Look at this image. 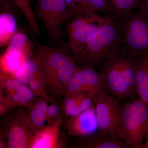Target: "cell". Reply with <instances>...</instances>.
Masks as SVG:
<instances>
[{
    "mask_svg": "<svg viewBox=\"0 0 148 148\" xmlns=\"http://www.w3.org/2000/svg\"><path fill=\"white\" fill-rule=\"evenodd\" d=\"M137 56L121 50L99 67L107 91L120 102L137 97Z\"/></svg>",
    "mask_w": 148,
    "mask_h": 148,
    "instance_id": "6da1fadb",
    "label": "cell"
},
{
    "mask_svg": "<svg viewBox=\"0 0 148 148\" xmlns=\"http://www.w3.org/2000/svg\"><path fill=\"white\" fill-rule=\"evenodd\" d=\"M122 45L118 19L108 15L106 21L88 38L77 64L95 69L121 50Z\"/></svg>",
    "mask_w": 148,
    "mask_h": 148,
    "instance_id": "7a4b0ae2",
    "label": "cell"
},
{
    "mask_svg": "<svg viewBox=\"0 0 148 148\" xmlns=\"http://www.w3.org/2000/svg\"><path fill=\"white\" fill-rule=\"evenodd\" d=\"M123 102L117 130L119 136L129 147L143 148L148 131V106L137 97Z\"/></svg>",
    "mask_w": 148,
    "mask_h": 148,
    "instance_id": "3957f363",
    "label": "cell"
},
{
    "mask_svg": "<svg viewBox=\"0 0 148 148\" xmlns=\"http://www.w3.org/2000/svg\"><path fill=\"white\" fill-rule=\"evenodd\" d=\"M123 50L135 56H148V15L142 10L118 19Z\"/></svg>",
    "mask_w": 148,
    "mask_h": 148,
    "instance_id": "277c9868",
    "label": "cell"
},
{
    "mask_svg": "<svg viewBox=\"0 0 148 148\" xmlns=\"http://www.w3.org/2000/svg\"><path fill=\"white\" fill-rule=\"evenodd\" d=\"M34 12L42 22L49 38L53 41L63 38L62 25L73 17L65 0H38Z\"/></svg>",
    "mask_w": 148,
    "mask_h": 148,
    "instance_id": "5b68a950",
    "label": "cell"
},
{
    "mask_svg": "<svg viewBox=\"0 0 148 148\" xmlns=\"http://www.w3.org/2000/svg\"><path fill=\"white\" fill-rule=\"evenodd\" d=\"M94 103L99 131L121 140L117 130L121 112L120 102L106 91L95 95Z\"/></svg>",
    "mask_w": 148,
    "mask_h": 148,
    "instance_id": "8992f818",
    "label": "cell"
},
{
    "mask_svg": "<svg viewBox=\"0 0 148 148\" xmlns=\"http://www.w3.org/2000/svg\"><path fill=\"white\" fill-rule=\"evenodd\" d=\"M31 48L27 36L22 32H16L1 57V72L12 75L29 58Z\"/></svg>",
    "mask_w": 148,
    "mask_h": 148,
    "instance_id": "52a82bcc",
    "label": "cell"
},
{
    "mask_svg": "<svg viewBox=\"0 0 148 148\" xmlns=\"http://www.w3.org/2000/svg\"><path fill=\"white\" fill-rule=\"evenodd\" d=\"M107 91L101 74L93 68L78 67L61 95L80 92H92L97 95Z\"/></svg>",
    "mask_w": 148,
    "mask_h": 148,
    "instance_id": "ba28073f",
    "label": "cell"
},
{
    "mask_svg": "<svg viewBox=\"0 0 148 148\" xmlns=\"http://www.w3.org/2000/svg\"><path fill=\"white\" fill-rule=\"evenodd\" d=\"M34 58L39 64L47 80L63 66L71 56L60 49L37 43Z\"/></svg>",
    "mask_w": 148,
    "mask_h": 148,
    "instance_id": "9c48e42d",
    "label": "cell"
},
{
    "mask_svg": "<svg viewBox=\"0 0 148 148\" xmlns=\"http://www.w3.org/2000/svg\"><path fill=\"white\" fill-rule=\"evenodd\" d=\"M7 144L9 148H29L34 132L25 119L24 111H20L9 123Z\"/></svg>",
    "mask_w": 148,
    "mask_h": 148,
    "instance_id": "30bf717a",
    "label": "cell"
},
{
    "mask_svg": "<svg viewBox=\"0 0 148 148\" xmlns=\"http://www.w3.org/2000/svg\"><path fill=\"white\" fill-rule=\"evenodd\" d=\"M66 128L69 136L86 138L98 130L94 102L90 108L79 115L69 117Z\"/></svg>",
    "mask_w": 148,
    "mask_h": 148,
    "instance_id": "8fae6325",
    "label": "cell"
},
{
    "mask_svg": "<svg viewBox=\"0 0 148 148\" xmlns=\"http://www.w3.org/2000/svg\"><path fill=\"white\" fill-rule=\"evenodd\" d=\"M108 16L100 17L83 27L68 34L69 44L77 63L88 38L106 21Z\"/></svg>",
    "mask_w": 148,
    "mask_h": 148,
    "instance_id": "7c38bea8",
    "label": "cell"
},
{
    "mask_svg": "<svg viewBox=\"0 0 148 148\" xmlns=\"http://www.w3.org/2000/svg\"><path fill=\"white\" fill-rule=\"evenodd\" d=\"M62 121L48 124L36 131L32 138L29 148H57L63 147L61 142L60 127Z\"/></svg>",
    "mask_w": 148,
    "mask_h": 148,
    "instance_id": "4fadbf2b",
    "label": "cell"
},
{
    "mask_svg": "<svg viewBox=\"0 0 148 148\" xmlns=\"http://www.w3.org/2000/svg\"><path fill=\"white\" fill-rule=\"evenodd\" d=\"M73 57H70L65 64L48 79L46 88L49 92L61 95L69 82L78 68Z\"/></svg>",
    "mask_w": 148,
    "mask_h": 148,
    "instance_id": "5bb4252c",
    "label": "cell"
},
{
    "mask_svg": "<svg viewBox=\"0 0 148 148\" xmlns=\"http://www.w3.org/2000/svg\"><path fill=\"white\" fill-rule=\"evenodd\" d=\"M78 143L77 147L84 148H127L129 147L122 140L115 139L98 131Z\"/></svg>",
    "mask_w": 148,
    "mask_h": 148,
    "instance_id": "9a60e30c",
    "label": "cell"
},
{
    "mask_svg": "<svg viewBox=\"0 0 148 148\" xmlns=\"http://www.w3.org/2000/svg\"><path fill=\"white\" fill-rule=\"evenodd\" d=\"M136 88L138 98L148 106V56H137Z\"/></svg>",
    "mask_w": 148,
    "mask_h": 148,
    "instance_id": "2e32d148",
    "label": "cell"
},
{
    "mask_svg": "<svg viewBox=\"0 0 148 148\" xmlns=\"http://www.w3.org/2000/svg\"><path fill=\"white\" fill-rule=\"evenodd\" d=\"M72 12L73 17L81 13H104L112 15V8L106 0H75Z\"/></svg>",
    "mask_w": 148,
    "mask_h": 148,
    "instance_id": "e0dca14e",
    "label": "cell"
},
{
    "mask_svg": "<svg viewBox=\"0 0 148 148\" xmlns=\"http://www.w3.org/2000/svg\"><path fill=\"white\" fill-rule=\"evenodd\" d=\"M1 87L8 92H16L19 97L27 99L32 104L37 98L27 85L18 81L10 75L2 72L1 73Z\"/></svg>",
    "mask_w": 148,
    "mask_h": 148,
    "instance_id": "ac0fdd59",
    "label": "cell"
},
{
    "mask_svg": "<svg viewBox=\"0 0 148 148\" xmlns=\"http://www.w3.org/2000/svg\"><path fill=\"white\" fill-rule=\"evenodd\" d=\"M41 70L39 64L34 57L27 59L11 75L22 83L28 85L32 78Z\"/></svg>",
    "mask_w": 148,
    "mask_h": 148,
    "instance_id": "d6986e66",
    "label": "cell"
},
{
    "mask_svg": "<svg viewBox=\"0 0 148 148\" xmlns=\"http://www.w3.org/2000/svg\"><path fill=\"white\" fill-rule=\"evenodd\" d=\"M1 45L3 46L9 42L11 39L16 33L15 18L9 13L1 14Z\"/></svg>",
    "mask_w": 148,
    "mask_h": 148,
    "instance_id": "ffe728a7",
    "label": "cell"
},
{
    "mask_svg": "<svg viewBox=\"0 0 148 148\" xmlns=\"http://www.w3.org/2000/svg\"><path fill=\"white\" fill-rule=\"evenodd\" d=\"M28 113L24 112V116L29 127L35 132L46 125V113L32 106Z\"/></svg>",
    "mask_w": 148,
    "mask_h": 148,
    "instance_id": "44dd1931",
    "label": "cell"
},
{
    "mask_svg": "<svg viewBox=\"0 0 148 148\" xmlns=\"http://www.w3.org/2000/svg\"><path fill=\"white\" fill-rule=\"evenodd\" d=\"M140 2L141 0H112V16L116 19H119L139 7Z\"/></svg>",
    "mask_w": 148,
    "mask_h": 148,
    "instance_id": "7402d4cb",
    "label": "cell"
},
{
    "mask_svg": "<svg viewBox=\"0 0 148 148\" xmlns=\"http://www.w3.org/2000/svg\"><path fill=\"white\" fill-rule=\"evenodd\" d=\"M12 1L24 14L34 34L37 36L39 35V28L34 12L32 10L30 5V0H12Z\"/></svg>",
    "mask_w": 148,
    "mask_h": 148,
    "instance_id": "603a6c76",
    "label": "cell"
},
{
    "mask_svg": "<svg viewBox=\"0 0 148 148\" xmlns=\"http://www.w3.org/2000/svg\"><path fill=\"white\" fill-rule=\"evenodd\" d=\"M101 16L97 13H81L75 15L73 19L69 21L66 25L68 34L83 27Z\"/></svg>",
    "mask_w": 148,
    "mask_h": 148,
    "instance_id": "cb8c5ba5",
    "label": "cell"
},
{
    "mask_svg": "<svg viewBox=\"0 0 148 148\" xmlns=\"http://www.w3.org/2000/svg\"><path fill=\"white\" fill-rule=\"evenodd\" d=\"M47 85V79L42 70L38 72L29 82V87L37 97L45 92Z\"/></svg>",
    "mask_w": 148,
    "mask_h": 148,
    "instance_id": "d4e9b609",
    "label": "cell"
},
{
    "mask_svg": "<svg viewBox=\"0 0 148 148\" xmlns=\"http://www.w3.org/2000/svg\"><path fill=\"white\" fill-rule=\"evenodd\" d=\"M86 92L72 93L64 96L63 108L64 114L66 117H71L74 109Z\"/></svg>",
    "mask_w": 148,
    "mask_h": 148,
    "instance_id": "484cf974",
    "label": "cell"
},
{
    "mask_svg": "<svg viewBox=\"0 0 148 148\" xmlns=\"http://www.w3.org/2000/svg\"><path fill=\"white\" fill-rule=\"evenodd\" d=\"M63 106L56 102L52 101L48 106L47 112V121L48 124H53L57 122L62 121L64 115Z\"/></svg>",
    "mask_w": 148,
    "mask_h": 148,
    "instance_id": "4316f807",
    "label": "cell"
},
{
    "mask_svg": "<svg viewBox=\"0 0 148 148\" xmlns=\"http://www.w3.org/2000/svg\"><path fill=\"white\" fill-rule=\"evenodd\" d=\"M96 95L92 92H86L74 109L71 117L76 116L90 108L94 102V98Z\"/></svg>",
    "mask_w": 148,
    "mask_h": 148,
    "instance_id": "83f0119b",
    "label": "cell"
},
{
    "mask_svg": "<svg viewBox=\"0 0 148 148\" xmlns=\"http://www.w3.org/2000/svg\"><path fill=\"white\" fill-rule=\"evenodd\" d=\"M139 7L148 15V0H141Z\"/></svg>",
    "mask_w": 148,
    "mask_h": 148,
    "instance_id": "f1b7e54d",
    "label": "cell"
},
{
    "mask_svg": "<svg viewBox=\"0 0 148 148\" xmlns=\"http://www.w3.org/2000/svg\"><path fill=\"white\" fill-rule=\"evenodd\" d=\"M65 1H66L67 5L69 7V10L71 11L72 14V9H73V6L75 0H65Z\"/></svg>",
    "mask_w": 148,
    "mask_h": 148,
    "instance_id": "f546056e",
    "label": "cell"
},
{
    "mask_svg": "<svg viewBox=\"0 0 148 148\" xmlns=\"http://www.w3.org/2000/svg\"><path fill=\"white\" fill-rule=\"evenodd\" d=\"M146 140L145 143L144 144V147L143 148H148V131L147 133V135H146Z\"/></svg>",
    "mask_w": 148,
    "mask_h": 148,
    "instance_id": "4dcf8cb0",
    "label": "cell"
},
{
    "mask_svg": "<svg viewBox=\"0 0 148 148\" xmlns=\"http://www.w3.org/2000/svg\"><path fill=\"white\" fill-rule=\"evenodd\" d=\"M106 1H107L108 3H109L111 5V4H112V0H106Z\"/></svg>",
    "mask_w": 148,
    "mask_h": 148,
    "instance_id": "1f68e13d",
    "label": "cell"
},
{
    "mask_svg": "<svg viewBox=\"0 0 148 148\" xmlns=\"http://www.w3.org/2000/svg\"><path fill=\"white\" fill-rule=\"evenodd\" d=\"M34 1V0H30V1H31V2L32 1Z\"/></svg>",
    "mask_w": 148,
    "mask_h": 148,
    "instance_id": "d6a6232c",
    "label": "cell"
}]
</instances>
